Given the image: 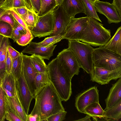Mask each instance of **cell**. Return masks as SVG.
Returning a JSON list of instances; mask_svg holds the SVG:
<instances>
[{
    "label": "cell",
    "instance_id": "6da1fadb",
    "mask_svg": "<svg viewBox=\"0 0 121 121\" xmlns=\"http://www.w3.org/2000/svg\"><path fill=\"white\" fill-rule=\"evenodd\" d=\"M34 98L40 121H46L49 116L65 111L62 100L51 82L40 90L35 94Z\"/></svg>",
    "mask_w": 121,
    "mask_h": 121
},
{
    "label": "cell",
    "instance_id": "7a4b0ae2",
    "mask_svg": "<svg viewBox=\"0 0 121 121\" xmlns=\"http://www.w3.org/2000/svg\"><path fill=\"white\" fill-rule=\"evenodd\" d=\"M111 37L110 30L104 28L97 20L89 18L87 25L81 32L78 41L93 46L101 47L104 46Z\"/></svg>",
    "mask_w": 121,
    "mask_h": 121
},
{
    "label": "cell",
    "instance_id": "3957f363",
    "mask_svg": "<svg viewBox=\"0 0 121 121\" xmlns=\"http://www.w3.org/2000/svg\"><path fill=\"white\" fill-rule=\"evenodd\" d=\"M51 82L62 101H66L72 94L71 80L66 75L56 57L47 65Z\"/></svg>",
    "mask_w": 121,
    "mask_h": 121
},
{
    "label": "cell",
    "instance_id": "277c9868",
    "mask_svg": "<svg viewBox=\"0 0 121 121\" xmlns=\"http://www.w3.org/2000/svg\"><path fill=\"white\" fill-rule=\"evenodd\" d=\"M92 59L93 66L110 71L121 69V55L103 46L93 48Z\"/></svg>",
    "mask_w": 121,
    "mask_h": 121
},
{
    "label": "cell",
    "instance_id": "5b68a950",
    "mask_svg": "<svg viewBox=\"0 0 121 121\" xmlns=\"http://www.w3.org/2000/svg\"><path fill=\"white\" fill-rule=\"evenodd\" d=\"M76 58L81 68L88 74L93 68V48L90 45L78 40H68V48Z\"/></svg>",
    "mask_w": 121,
    "mask_h": 121
},
{
    "label": "cell",
    "instance_id": "8992f818",
    "mask_svg": "<svg viewBox=\"0 0 121 121\" xmlns=\"http://www.w3.org/2000/svg\"><path fill=\"white\" fill-rule=\"evenodd\" d=\"M65 74L70 80L75 75H78L81 68L75 55L68 48L59 52L56 57Z\"/></svg>",
    "mask_w": 121,
    "mask_h": 121
},
{
    "label": "cell",
    "instance_id": "52a82bcc",
    "mask_svg": "<svg viewBox=\"0 0 121 121\" xmlns=\"http://www.w3.org/2000/svg\"><path fill=\"white\" fill-rule=\"evenodd\" d=\"M54 9L43 15L39 16L35 26L30 30L34 37L40 38L50 35L52 33L54 25Z\"/></svg>",
    "mask_w": 121,
    "mask_h": 121
},
{
    "label": "cell",
    "instance_id": "ba28073f",
    "mask_svg": "<svg viewBox=\"0 0 121 121\" xmlns=\"http://www.w3.org/2000/svg\"><path fill=\"white\" fill-rule=\"evenodd\" d=\"M99 91L95 86L84 90L78 94L75 99V106L78 112L83 113L85 108L89 105L99 102Z\"/></svg>",
    "mask_w": 121,
    "mask_h": 121
},
{
    "label": "cell",
    "instance_id": "9c48e42d",
    "mask_svg": "<svg viewBox=\"0 0 121 121\" xmlns=\"http://www.w3.org/2000/svg\"><path fill=\"white\" fill-rule=\"evenodd\" d=\"M88 19L87 16L78 18L71 17L62 39L78 40L81 32L87 25Z\"/></svg>",
    "mask_w": 121,
    "mask_h": 121
},
{
    "label": "cell",
    "instance_id": "30bf717a",
    "mask_svg": "<svg viewBox=\"0 0 121 121\" xmlns=\"http://www.w3.org/2000/svg\"><path fill=\"white\" fill-rule=\"evenodd\" d=\"M91 80L101 85L108 84L112 80L121 77V69L110 71L103 68L93 66L90 74Z\"/></svg>",
    "mask_w": 121,
    "mask_h": 121
},
{
    "label": "cell",
    "instance_id": "8fae6325",
    "mask_svg": "<svg viewBox=\"0 0 121 121\" xmlns=\"http://www.w3.org/2000/svg\"><path fill=\"white\" fill-rule=\"evenodd\" d=\"M94 4L96 12L104 15L107 19L108 24L118 23L121 22V17L115 6L112 3L96 0Z\"/></svg>",
    "mask_w": 121,
    "mask_h": 121
},
{
    "label": "cell",
    "instance_id": "7c38bea8",
    "mask_svg": "<svg viewBox=\"0 0 121 121\" xmlns=\"http://www.w3.org/2000/svg\"><path fill=\"white\" fill-rule=\"evenodd\" d=\"M54 25L53 30L49 35H63L71 17L67 14L61 5L57 6L54 9Z\"/></svg>",
    "mask_w": 121,
    "mask_h": 121
},
{
    "label": "cell",
    "instance_id": "4fadbf2b",
    "mask_svg": "<svg viewBox=\"0 0 121 121\" xmlns=\"http://www.w3.org/2000/svg\"><path fill=\"white\" fill-rule=\"evenodd\" d=\"M22 70L26 82L31 94L35 97V80L38 73L32 63L30 56L23 55Z\"/></svg>",
    "mask_w": 121,
    "mask_h": 121
},
{
    "label": "cell",
    "instance_id": "5bb4252c",
    "mask_svg": "<svg viewBox=\"0 0 121 121\" xmlns=\"http://www.w3.org/2000/svg\"><path fill=\"white\" fill-rule=\"evenodd\" d=\"M17 89L21 103L27 115L30 103L34 96L32 95L22 73L17 80H16Z\"/></svg>",
    "mask_w": 121,
    "mask_h": 121
},
{
    "label": "cell",
    "instance_id": "9a60e30c",
    "mask_svg": "<svg viewBox=\"0 0 121 121\" xmlns=\"http://www.w3.org/2000/svg\"><path fill=\"white\" fill-rule=\"evenodd\" d=\"M4 99L6 112L8 111L13 112L22 121H26L27 115L21 103L17 89L16 94L14 97L9 96L6 94Z\"/></svg>",
    "mask_w": 121,
    "mask_h": 121
},
{
    "label": "cell",
    "instance_id": "2e32d148",
    "mask_svg": "<svg viewBox=\"0 0 121 121\" xmlns=\"http://www.w3.org/2000/svg\"><path fill=\"white\" fill-rule=\"evenodd\" d=\"M22 51L25 53L39 56L44 59L49 60L53 55V51L57 45L45 47L38 46L36 42L31 41Z\"/></svg>",
    "mask_w": 121,
    "mask_h": 121
},
{
    "label": "cell",
    "instance_id": "e0dca14e",
    "mask_svg": "<svg viewBox=\"0 0 121 121\" xmlns=\"http://www.w3.org/2000/svg\"><path fill=\"white\" fill-rule=\"evenodd\" d=\"M121 99V77L112 84L107 98L105 99L106 107L105 110L112 106Z\"/></svg>",
    "mask_w": 121,
    "mask_h": 121
},
{
    "label": "cell",
    "instance_id": "ac0fdd59",
    "mask_svg": "<svg viewBox=\"0 0 121 121\" xmlns=\"http://www.w3.org/2000/svg\"><path fill=\"white\" fill-rule=\"evenodd\" d=\"M61 5L70 17H74L78 13H84L81 0H63Z\"/></svg>",
    "mask_w": 121,
    "mask_h": 121
},
{
    "label": "cell",
    "instance_id": "d6986e66",
    "mask_svg": "<svg viewBox=\"0 0 121 121\" xmlns=\"http://www.w3.org/2000/svg\"><path fill=\"white\" fill-rule=\"evenodd\" d=\"M0 83L3 89L10 92L13 97L16 95L17 88L15 78L11 72H6L0 76Z\"/></svg>",
    "mask_w": 121,
    "mask_h": 121
},
{
    "label": "cell",
    "instance_id": "ffe728a7",
    "mask_svg": "<svg viewBox=\"0 0 121 121\" xmlns=\"http://www.w3.org/2000/svg\"><path fill=\"white\" fill-rule=\"evenodd\" d=\"M103 46L121 55V26L118 28L112 38Z\"/></svg>",
    "mask_w": 121,
    "mask_h": 121
},
{
    "label": "cell",
    "instance_id": "44dd1931",
    "mask_svg": "<svg viewBox=\"0 0 121 121\" xmlns=\"http://www.w3.org/2000/svg\"><path fill=\"white\" fill-rule=\"evenodd\" d=\"M121 118V99L114 105L104 110L103 119L105 121H118Z\"/></svg>",
    "mask_w": 121,
    "mask_h": 121
},
{
    "label": "cell",
    "instance_id": "7402d4cb",
    "mask_svg": "<svg viewBox=\"0 0 121 121\" xmlns=\"http://www.w3.org/2000/svg\"><path fill=\"white\" fill-rule=\"evenodd\" d=\"M104 111L99 102H95L86 107L83 113L91 116L93 120L98 121L99 119L103 118Z\"/></svg>",
    "mask_w": 121,
    "mask_h": 121
},
{
    "label": "cell",
    "instance_id": "603a6c76",
    "mask_svg": "<svg viewBox=\"0 0 121 121\" xmlns=\"http://www.w3.org/2000/svg\"><path fill=\"white\" fill-rule=\"evenodd\" d=\"M84 13L89 18H92L102 22L96 10L94 4L89 0H81Z\"/></svg>",
    "mask_w": 121,
    "mask_h": 121
},
{
    "label": "cell",
    "instance_id": "cb8c5ba5",
    "mask_svg": "<svg viewBox=\"0 0 121 121\" xmlns=\"http://www.w3.org/2000/svg\"><path fill=\"white\" fill-rule=\"evenodd\" d=\"M51 82L48 72L38 73L35 80V94L41 88Z\"/></svg>",
    "mask_w": 121,
    "mask_h": 121
},
{
    "label": "cell",
    "instance_id": "d4e9b609",
    "mask_svg": "<svg viewBox=\"0 0 121 121\" xmlns=\"http://www.w3.org/2000/svg\"><path fill=\"white\" fill-rule=\"evenodd\" d=\"M30 56L32 63L38 73L48 72L47 65L46 64L43 59L34 55H32Z\"/></svg>",
    "mask_w": 121,
    "mask_h": 121
},
{
    "label": "cell",
    "instance_id": "484cf974",
    "mask_svg": "<svg viewBox=\"0 0 121 121\" xmlns=\"http://www.w3.org/2000/svg\"><path fill=\"white\" fill-rule=\"evenodd\" d=\"M23 53L20 55L14 60L12 63L11 72L16 80H17L22 73V60Z\"/></svg>",
    "mask_w": 121,
    "mask_h": 121
},
{
    "label": "cell",
    "instance_id": "4316f807",
    "mask_svg": "<svg viewBox=\"0 0 121 121\" xmlns=\"http://www.w3.org/2000/svg\"><path fill=\"white\" fill-rule=\"evenodd\" d=\"M40 8L38 15H43L54 9L57 6L55 0H40Z\"/></svg>",
    "mask_w": 121,
    "mask_h": 121
},
{
    "label": "cell",
    "instance_id": "83f0119b",
    "mask_svg": "<svg viewBox=\"0 0 121 121\" xmlns=\"http://www.w3.org/2000/svg\"><path fill=\"white\" fill-rule=\"evenodd\" d=\"M21 0L24 7L38 15L40 8V0Z\"/></svg>",
    "mask_w": 121,
    "mask_h": 121
},
{
    "label": "cell",
    "instance_id": "f1b7e54d",
    "mask_svg": "<svg viewBox=\"0 0 121 121\" xmlns=\"http://www.w3.org/2000/svg\"><path fill=\"white\" fill-rule=\"evenodd\" d=\"M63 35H60L49 36L45 38L42 41L36 43L37 45L47 47L54 45L62 39Z\"/></svg>",
    "mask_w": 121,
    "mask_h": 121
},
{
    "label": "cell",
    "instance_id": "f546056e",
    "mask_svg": "<svg viewBox=\"0 0 121 121\" xmlns=\"http://www.w3.org/2000/svg\"><path fill=\"white\" fill-rule=\"evenodd\" d=\"M39 17L37 14L28 10L27 15L23 21L30 30L35 26Z\"/></svg>",
    "mask_w": 121,
    "mask_h": 121
},
{
    "label": "cell",
    "instance_id": "4dcf8cb0",
    "mask_svg": "<svg viewBox=\"0 0 121 121\" xmlns=\"http://www.w3.org/2000/svg\"><path fill=\"white\" fill-rule=\"evenodd\" d=\"M6 94L0 83V121H4L6 114L4 95Z\"/></svg>",
    "mask_w": 121,
    "mask_h": 121
},
{
    "label": "cell",
    "instance_id": "1f68e13d",
    "mask_svg": "<svg viewBox=\"0 0 121 121\" xmlns=\"http://www.w3.org/2000/svg\"><path fill=\"white\" fill-rule=\"evenodd\" d=\"M34 38V36L30 31L27 30L26 33L21 35L16 43L19 45L25 46L29 44Z\"/></svg>",
    "mask_w": 121,
    "mask_h": 121
},
{
    "label": "cell",
    "instance_id": "d6a6232c",
    "mask_svg": "<svg viewBox=\"0 0 121 121\" xmlns=\"http://www.w3.org/2000/svg\"><path fill=\"white\" fill-rule=\"evenodd\" d=\"M13 28L8 23L0 21V33L6 37L10 38Z\"/></svg>",
    "mask_w": 121,
    "mask_h": 121
},
{
    "label": "cell",
    "instance_id": "836d02e7",
    "mask_svg": "<svg viewBox=\"0 0 121 121\" xmlns=\"http://www.w3.org/2000/svg\"><path fill=\"white\" fill-rule=\"evenodd\" d=\"M26 121H40L38 109L35 104L30 114L27 115Z\"/></svg>",
    "mask_w": 121,
    "mask_h": 121
},
{
    "label": "cell",
    "instance_id": "e575fe53",
    "mask_svg": "<svg viewBox=\"0 0 121 121\" xmlns=\"http://www.w3.org/2000/svg\"><path fill=\"white\" fill-rule=\"evenodd\" d=\"M67 112L64 111H61L51 115L46 120L47 121H62L65 119Z\"/></svg>",
    "mask_w": 121,
    "mask_h": 121
},
{
    "label": "cell",
    "instance_id": "d590c367",
    "mask_svg": "<svg viewBox=\"0 0 121 121\" xmlns=\"http://www.w3.org/2000/svg\"><path fill=\"white\" fill-rule=\"evenodd\" d=\"M13 0H0V10H9L13 8Z\"/></svg>",
    "mask_w": 121,
    "mask_h": 121
},
{
    "label": "cell",
    "instance_id": "8d00e7d4",
    "mask_svg": "<svg viewBox=\"0 0 121 121\" xmlns=\"http://www.w3.org/2000/svg\"><path fill=\"white\" fill-rule=\"evenodd\" d=\"M9 11L10 14L12 15L18 23L22 26L26 30H29L23 20L13 9H11Z\"/></svg>",
    "mask_w": 121,
    "mask_h": 121
},
{
    "label": "cell",
    "instance_id": "74e56055",
    "mask_svg": "<svg viewBox=\"0 0 121 121\" xmlns=\"http://www.w3.org/2000/svg\"><path fill=\"white\" fill-rule=\"evenodd\" d=\"M13 9L23 21L27 15L28 10L24 7H17Z\"/></svg>",
    "mask_w": 121,
    "mask_h": 121
},
{
    "label": "cell",
    "instance_id": "f35d334b",
    "mask_svg": "<svg viewBox=\"0 0 121 121\" xmlns=\"http://www.w3.org/2000/svg\"><path fill=\"white\" fill-rule=\"evenodd\" d=\"M5 119L9 121H22L15 113L11 111L6 112Z\"/></svg>",
    "mask_w": 121,
    "mask_h": 121
},
{
    "label": "cell",
    "instance_id": "ab89813d",
    "mask_svg": "<svg viewBox=\"0 0 121 121\" xmlns=\"http://www.w3.org/2000/svg\"><path fill=\"white\" fill-rule=\"evenodd\" d=\"M7 48L13 63L14 60L20 55V53L16 50L10 45L8 46Z\"/></svg>",
    "mask_w": 121,
    "mask_h": 121
},
{
    "label": "cell",
    "instance_id": "60d3db41",
    "mask_svg": "<svg viewBox=\"0 0 121 121\" xmlns=\"http://www.w3.org/2000/svg\"><path fill=\"white\" fill-rule=\"evenodd\" d=\"M12 65V60L7 48L5 60V68L6 72L8 73L11 72Z\"/></svg>",
    "mask_w": 121,
    "mask_h": 121
},
{
    "label": "cell",
    "instance_id": "b9f144b4",
    "mask_svg": "<svg viewBox=\"0 0 121 121\" xmlns=\"http://www.w3.org/2000/svg\"><path fill=\"white\" fill-rule=\"evenodd\" d=\"M3 21L7 23L11 26L12 28L14 26L13 19L9 14H5L3 15L0 19V21Z\"/></svg>",
    "mask_w": 121,
    "mask_h": 121
},
{
    "label": "cell",
    "instance_id": "7bdbcfd3",
    "mask_svg": "<svg viewBox=\"0 0 121 121\" xmlns=\"http://www.w3.org/2000/svg\"><path fill=\"white\" fill-rule=\"evenodd\" d=\"M13 17L14 22V26L13 28L15 29L20 32L21 35L26 34V29L18 23Z\"/></svg>",
    "mask_w": 121,
    "mask_h": 121
},
{
    "label": "cell",
    "instance_id": "ee69618b",
    "mask_svg": "<svg viewBox=\"0 0 121 121\" xmlns=\"http://www.w3.org/2000/svg\"><path fill=\"white\" fill-rule=\"evenodd\" d=\"M21 34L20 32L14 28L12 29L11 38L14 42H16L17 40L19 38Z\"/></svg>",
    "mask_w": 121,
    "mask_h": 121
},
{
    "label": "cell",
    "instance_id": "f6af8a7d",
    "mask_svg": "<svg viewBox=\"0 0 121 121\" xmlns=\"http://www.w3.org/2000/svg\"><path fill=\"white\" fill-rule=\"evenodd\" d=\"M112 3L115 6L121 17V0H113Z\"/></svg>",
    "mask_w": 121,
    "mask_h": 121
},
{
    "label": "cell",
    "instance_id": "bcb514c9",
    "mask_svg": "<svg viewBox=\"0 0 121 121\" xmlns=\"http://www.w3.org/2000/svg\"><path fill=\"white\" fill-rule=\"evenodd\" d=\"M13 9L20 7H24L21 0H13Z\"/></svg>",
    "mask_w": 121,
    "mask_h": 121
},
{
    "label": "cell",
    "instance_id": "7dc6e473",
    "mask_svg": "<svg viewBox=\"0 0 121 121\" xmlns=\"http://www.w3.org/2000/svg\"><path fill=\"white\" fill-rule=\"evenodd\" d=\"M91 117L89 115H87L84 118L81 119H79L78 120H75V121H91L90 118Z\"/></svg>",
    "mask_w": 121,
    "mask_h": 121
},
{
    "label": "cell",
    "instance_id": "c3c4849f",
    "mask_svg": "<svg viewBox=\"0 0 121 121\" xmlns=\"http://www.w3.org/2000/svg\"><path fill=\"white\" fill-rule=\"evenodd\" d=\"M10 14L9 11L8 10H7L3 9H1L0 10V19L3 15L5 14Z\"/></svg>",
    "mask_w": 121,
    "mask_h": 121
},
{
    "label": "cell",
    "instance_id": "681fc988",
    "mask_svg": "<svg viewBox=\"0 0 121 121\" xmlns=\"http://www.w3.org/2000/svg\"><path fill=\"white\" fill-rule=\"evenodd\" d=\"M63 0H55L57 6L59 5H61Z\"/></svg>",
    "mask_w": 121,
    "mask_h": 121
},
{
    "label": "cell",
    "instance_id": "f907efd6",
    "mask_svg": "<svg viewBox=\"0 0 121 121\" xmlns=\"http://www.w3.org/2000/svg\"><path fill=\"white\" fill-rule=\"evenodd\" d=\"M5 37L0 33V47L2 42Z\"/></svg>",
    "mask_w": 121,
    "mask_h": 121
},
{
    "label": "cell",
    "instance_id": "816d5d0a",
    "mask_svg": "<svg viewBox=\"0 0 121 121\" xmlns=\"http://www.w3.org/2000/svg\"><path fill=\"white\" fill-rule=\"evenodd\" d=\"M91 2L94 4L95 1L96 0H89Z\"/></svg>",
    "mask_w": 121,
    "mask_h": 121
}]
</instances>
